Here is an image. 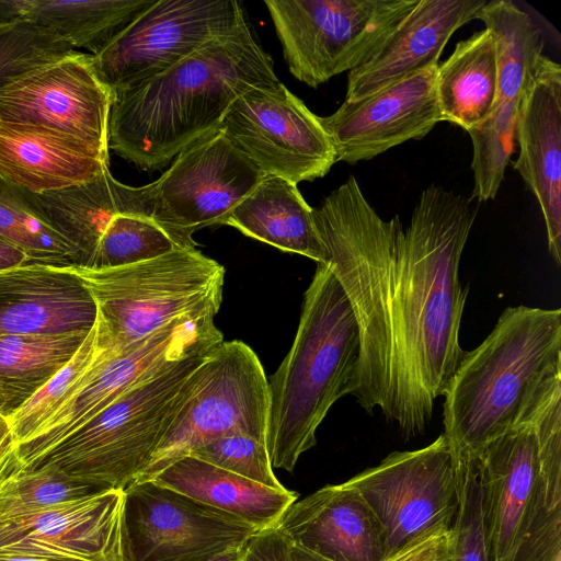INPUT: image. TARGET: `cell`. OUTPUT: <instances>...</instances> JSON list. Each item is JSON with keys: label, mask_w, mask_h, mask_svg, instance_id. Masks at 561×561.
I'll return each instance as SVG.
<instances>
[{"label": "cell", "mask_w": 561, "mask_h": 561, "mask_svg": "<svg viewBox=\"0 0 561 561\" xmlns=\"http://www.w3.org/2000/svg\"><path fill=\"white\" fill-rule=\"evenodd\" d=\"M259 530L151 480L124 490L123 561H208Z\"/></svg>", "instance_id": "cell-12"}, {"label": "cell", "mask_w": 561, "mask_h": 561, "mask_svg": "<svg viewBox=\"0 0 561 561\" xmlns=\"http://www.w3.org/2000/svg\"><path fill=\"white\" fill-rule=\"evenodd\" d=\"M34 196L53 229L75 247L81 266L85 267L90 266L114 216L137 213L152 217L153 214L150 184L140 187L123 184L108 168L88 182Z\"/></svg>", "instance_id": "cell-25"}, {"label": "cell", "mask_w": 561, "mask_h": 561, "mask_svg": "<svg viewBox=\"0 0 561 561\" xmlns=\"http://www.w3.org/2000/svg\"><path fill=\"white\" fill-rule=\"evenodd\" d=\"M484 0H420L363 66L348 72L345 102H357L439 64L451 35L477 18Z\"/></svg>", "instance_id": "cell-22"}, {"label": "cell", "mask_w": 561, "mask_h": 561, "mask_svg": "<svg viewBox=\"0 0 561 561\" xmlns=\"http://www.w3.org/2000/svg\"><path fill=\"white\" fill-rule=\"evenodd\" d=\"M450 528H433L381 561H436L449 550Z\"/></svg>", "instance_id": "cell-40"}, {"label": "cell", "mask_w": 561, "mask_h": 561, "mask_svg": "<svg viewBox=\"0 0 561 561\" xmlns=\"http://www.w3.org/2000/svg\"><path fill=\"white\" fill-rule=\"evenodd\" d=\"M454 458L459 502L450 528L449 561H491L483 525L477 459L474 456Z\"/></svg>", "instance_id": "cell-35"}, {"label": "cell", "mask_w": 561, "mask_h": 561, "mask_svg": "<svg viewBox=\"0 0 561 561\" xmlns=\"http://www.w3.org/2000/svg\"><path fill=\"white\" fill-rule=\"evenodd\" d=\"M290 545L277 526L267 527L245 541L241 561H290Z\"/></svg>", "instance_id": "cell-41"}, {"label": "cell", "mask_w": 561, "mask_h": 561, "mask_svg": "<svg viewBox=\"0 0 561 561\" xmlns=\"http://www.w3.org/2000/svg\"><path fill=\"white\" fill-rule=\"evenodd\" d=\"M76 51L58 36L30 22L0 23V89L23 73Z\"/></svg>", "instance_id": "cell-37"}, {"label": "cell", "mask_w": 561, "mask_h": 561, "mask_svg": "<svg viewBox=\"0 0 561 561\" xmlns=\"http://www.w3.org/2000/svg\"><path fill=\"white\" fill-rule=\"evenodd\" d=\"M157 0H0V23L25 21L96 56Z\"/></svg>", "instance_id": "cell-28"}, {"label": "cell", "mask_w": 561, "mask_h": 561, "mask_svg": "<svg viewBox=\"0 0 561 561\" xmlns=\"http://www.w3.org/2000/svg\"><path fill=\"white\" fill-rule=\"evenodd\" d=\"M263 174L217 129L184 148L150 183L152 218L187 247L194 231L222 225Z\"/></svg>", "instance_id": "cell-13"}, {"label": "cell", "mask_w": 561, "mask_h": 561, "mask_svg": "<svg viewBox=\"0 0 561 561\" xmlns=\"http://www.w3.org/2000/svg\"><path fill=\"white\" fill-rule=\"evenodd\" d=\"M106 360L94 324L73 357L9 417L16 444L32 438Z\"/></svg>", "instance_id": "cell-32"}, {"label": "cell", "mask_w": 561, "mask_h": 561, "mask_svg": "<svg viewBox=\"0 0 561 561\" xmlns=\"http://www.w3.org/2000/svg\"><path fill=\"white\" fill-rule=\"evenodd\" d=\"M107 168L108 163L73 137L0 119V176L31 193L78 185Z\"/></svg>", "instance_id": "cell-24"}, {"label": "cell", "mask_w": 561, "mask_h": 561, "mask_svg": "<svg viewBox=\"0 0 561 561\" xmlns=\"http://www.w3.org/2000/svg\"><path fill=\"white\" fill-rule=\"evenodd\" d=\"M113 100V91L95 70L93 56L76 51L2 87L0 119L38 125L73 137L108 163Z\"/></svg>", "instance_id": "cell-15"}, {"label": "cell", "mask_w": 561, "mask_h": 561, "mask_svg": "<svg viewBox=\"0 0 561 561\" xmlns=\"http://www.w3.org/2000/svg\"><path fill=\"white\" fill-rule=\"evenodd\" d=\"M357 323L340 283L318 264L305 291L293 345L268 381L266 448L272 467L293 472L343 396L357 359Z\"/></svg>", "instance_id": "cell-4"}, {"label": "cell", "mask_w": 561, "mask_h": 561, "mask_svg": "<svg viewBox=\"0 0 561 561\" xmlns=\"http://www.w3.org/2000/svg\"><path fill=\"white\" fill-rule=\"evenodd\" d=\"M435 87L443 122L468 131L489 116L496 96L497 62L486 28L458 42L438 64Z\"/></svg>", "instance_id": "cell-29"}, {"label": "cell", "mask_w": 561, "mask_h": 561, "mask_svg": "<svg viewBox=\"0 0 561 561\" xmlns=\"http://www.w3.org/2000/svg\"><path fill=\"white\" fill-rule=\"evenodd\" d=\"M124 491L111 489L0 522V553L65 561H123Z\"/></svg>", "instance_id": "cell-17"}, {"label": "cell", "mask_w": 561, "mask_h": 561, "mask_svg": "<svg viewBox=\"0 0 561 561\" xmlns=\"http://www.w3.org/2000/svg\"><path fill=\"white\" fill-rule=\"evenodd\" d=\"M3 480H5V479H3V478H0V485L2 484Z\"/></svg>", "instance_id": "cell-48"}, {"label": "cell", "mask_w": 561, "mask_h": 561, "mask_svg": "<svg viewBox=\"0 0 561 561\" xmlns=\"http://www.w3.org/2000/svg\"><path fill=\"white\" fill-rule=\"evenodd\" d=\"M485 539L491 561H505L519 541L543 492L537 439L524 417L476 456Z\"/></svg>", "instance_id": "cell-19"}, {"label": "cell", "mask_w": 561, "mask_h": 561, "mask_svg": "<svg viewBox=\"0 0 561 561\" xmlns=\"http://www.w3.org/2000/svg\"><path fill=\"white\" fill-rule=\"evenodd\" d=\"M279 83L273 59L245 20L165 71L114 92L108 149L142 170H158L217 130L245 91Z\"/></svg>", "instance_id": "cell-2"}, {"label": "cell", "mask_w": 561, "mask_h": 561, "mask_svg": "<svg viewBox=\"0 0 561 561\" xmlns=\"http://www.w3.org/2000/svg\"><path fill=\"white\" fill-rule=\"evenodd\" d=\"M30 264L26 253L16 245L0 238V272Z\"/></svg>", "instance_id": "cell-43"}, {"label": "cell", "mask_w": 561, "mask_h": 561, "mask_svg": "<svg viewBox=\"0 0 561 561\" xmlns=\"http://www.w3.org/2000/svg\"><path fill=\"white\" fill-rule=\"evenodd\" d=\"M180 242L152 217L137 213L117 214L103 232L91 268H113L163 255Z\"/></svg>", "instance_id": "cell-33"}, {"label": "cell", "mask_w": 561, "mask_h": 561, "mask_svg": "<svg viewBox=\"0 0 561 561\" xmlns=\"http://www.w3.org/2000/svg\"><path fill=\"white\" fill-rule=\"evenodd\" d=\"M0 238L23 250L30 264L81 266L79 253L53 229L34 194L1 176Z\"/></svg>", "instance_id": "cell-31"}, {"label": "cell", "mask_w": 561, "mask_h": 561, "mask_svg": "<svg viewBox=\"0 0 561 561\" xmlns=\"http://www.w3.org/2000/svg\"><path fill=\"white\" fill-rule=\"evenodd\" d=\"M345 483L377 517L386 557L433 528H451L458 510L455 458L444 434L423 448L393 451Z\"/></svg>", "instance_id": "cell-9"}, {"label": "cell", "mask_w": 561, "mask_h": 561, "mask_svg": "<svg viewBox=\"0 0 561 561\" xmlns=\"http://www.w3.org/2000/svg\"><path fill=\"white\" fill-rule=\"evenodd\" d=\"M245 20L234 0H157L93 64L114 93L165 71Z\"/></svg>", "instance_id": "cell-11"}, {"label": "cell", "mask_w": 561, "mask_h": 561, "mask_svg": "<svg viewBox=\"0 0 561 561\" xmlns=\"http://www.w3.org/2000/svg\"><path fill=\"white\" fill-rule=\"evenodd\" d=\"M222 225L317 264L328 263L311 208L297 184L277 175H263L253 191L226 217Z\"/></svg>", "instance_id": "cell-26"}, {"label": "cell", "mask_w": 561, "mask_h": 561, "mask_svg": "<svg viewBox=\"0 0 561 561\" xmlns=\"http://www.w3.org/2000/svg\"><path fill=\"white\" fill-rule=\"evenodd\" d=\"M476 213L470 199L432 184L403 229L398 215L379 216L353 175L313 208L325 265L358 329L345 393L367 413L379 409L405 439L425 432L465 354L459 265Z\"/></svg>", "instance_id": "cell-1"}, {"label": "cell", "mask_w": 561, "mask_h": 561, "mask_svg": "<svg viewBox=\"0 0 561 561\" xmlns=\"http://www.w3.org/2000/svg\"><path fill=\"white\" fill-rule=\"evenodd\" d=\"M0 561H65L22 553H0Z\"/></svg>", "instance_id": "cell-46"}, {"label": "cell", "mask_w": 561, "mask_h": 561, "mask_svg": "<svg viewBox=\"0 0 561 561\" xmlns=\"http://www.w3.org/2000/svg\"><path fill=\"white\" fill-rule=\"evenodd\" d=\"M151 481L231 514L260 530L276 526L298 497L294 491L263 485L193 456L174 461Z\"/></svg>", "instance_id": "cell-27"}, {"label": "cell", "mask_w": 561, "mask_h": 561, "mask_svg": "<svg viewBox=\"0 0 561 561\" xmlns=\"http://www.w3.org/2000/svg\"><path fill=\"white\" fill-rule=\"evenodd\" d=\"M16 446L9 419L0 414V478L7 479L22 470Z\"/></svg>", "instance_id": "cell-42"}, {"label": "cell", "mask_w": 561, "mask_h": 561, "mask_svg": "<svg viewBox=\"0 0 561 561\" xmlns=\"http://www.w3.org/2000/svg\"><path fill=\"white\" fill-rule=\"evenodd\" d=\"M559 375L561 309L506 308L484 341L465 352L443 396L453 455L476 456L520 423Z\"/></svg>", "instance_id": "cell-3"}, {"label": "cell", "mask_w": 561, "mask_h": 561, "mask_svg": "<svg viewBox=\"0 0 561 561\" xmlns=\"http://www.w3.org/2000/svg\"><path fill=\"white\" fill-rule=\"evenodd\" d=\"M190 456L273 489H285L273 472L266 444L244 434L221 437Z\"/></svg>", "instance_id": "cell-38"}, {"label": "cell", "mask_w": 561, "mask_h": 561, "mask_svg": "<svg viewBox=\"0 0 561 561\" xmlns=\"http://www.w3.org/2000/svg\"><path fill=\"white\" fill-rule=\"evenodd\" d=\"M98 308L96 342L111 359L181 318H215L225 267L196 247L113 267L73 266Z\"/></svg>", "instance_id": "cell-6"}, {"label": "cell", "mask_w": 561, "mask_h": 561, "mask_svg": "<svg viewBox=\"0 0 561 561\" xmlns=\"http://www.w3.org/2000/svg\"><path fill=\"white\" fill-rule=\"evenodd\" d=\"M211 350L181 359L125 392L71 434L23 463L22 470L56 471L105 490L124 491L147 465Z\"/></svg>", "instance_id": "cell-5"}, {"label": "cell", "mask_w": 561, "mask_h": 561, "mask_svg": "<svg viewBox=\"0 0 561 561\" xmlns=\"http://www.w3.org/2000/svg\"><path fill=\"white\" fill-rule=\"evenodd\" d=\"M218 129L263 175L297 184L323 178L336 162L319 116L280 82L242 93Z\"/></svg>", "instance_id": "cell-10"}, {"label": "cell", "mask_w": 561, "mask_h": 561, "mask_svg": "<svg viewBox=\"0 0 561 561\" xmlns=\"http://www.w3.org/2000/svg\"><path fill=\"white\" fill-rule=\"evenodd\" d=\"M268 417L270 388L261 360L244 342L222 341L199 366L188 397L135 482L153 479L225 436L244 434L266 444Z\"/></svg>", "instance_id": "cell-7"}, {"label": "cell", "mask_w": 561, "mask_h": 561, "mask_svg": "<svg viewBox=\"0 0 561 561\" xmlns=\"http://www.w3.org/2000/svg\"><path fill=\"white\" fill-rule=\"evenodd\" d=\"M96 316L73 266L34 263L0 272V336L89 333Z\"/></svg>", "instance_id": "cell-21"}, {"label": "cell", "mask_w": 561, "mask_h": 561, "mask_svg": "<svg viewBox=\"0 0 561 561\" xmlns=\"http://www.w3.org/2000/svg\"><path fill=\"white\" fill-rule=\"evenodd\" d=\"M436 561H449V550H448V552L446 554H444L443 557H440Z\"/></svg>", "instance_id": "cell-47"}, {"label": "cell", "mask_w": 561, "mask_h": 561, "mask_svg": "<svg viewBox=\"0 0 561 561\" xmlns=\"http://www.w3.org/2000/svg\"><path fill=\"white\" fill-rule=\"evenodd\" d=\"M89 333L0 336V414L11 417L77 353Z\"/></svg>", "instance_id": "cell-30"}, {"label": "cell", "mask_w": 561, "mask_h": 561, "mask_svg": "<svg viewBox=\"0 0 561 561\" xmlns=\"http://www.w3.org/2000/svg\"><path fill=\"white\" fill-rule=\"evenodd\" d=\"M244 543L231 546L218 554L214 556L208 561H241L244 550Z\"/></svg>", "instance_id": "cell-44"}, {"label": "cell", "mask_w": 561, "mask_h": 561, "mask_svg": "<svg viewBox=\"0 0 561 561\" xmlns=\"http://www.w3.org/2000/svg\"><path fill=\"white\" fill-rule=\"evenodd\" d=\"M437 65L388 85L357 102H343L319 121L336 162L370 160L408 140L422 139L443 122L436 96Z\"/></svg>", "instance_id": "cell-16"}, {"label": "cell", "mask_w": 561, "mask_h": 561, "mask_svg": "<svg viewBox=\"0 0 561 561\" xmlns=\"http://www.w3.org/2000/svg\"><path fill=\"white\" fill-rule=\"evenodd\" d=\"M514 169L537 198L548 250L561 265V67L542 56L522 102Z\"/></svg>", "instance_id": "cell-20"}, {"label": "cell", "mask_w": 561, "mask_h": 561, "mask_svg": "<svg viewBox=\"0 0 561 561\" xmlns=\"http://www.w3.org/2000/svg\"><path fill=\"white\" fill-rule=\"evenodd\" d=\"M215 318H181L101 364L83 386L28 440L16 446L21 465L71 434L117 398L174 363L224 341Z\"/></svg>", "instance_id": "cell-14"}, {"label": "cell", "mask_w": 561, "mask_h": 561, "mask_svg": "<svg viewBox=\"0 0 561 561\" xmlns=\"http://www.w3.org/2000/svg\"><path fill=\"white\" fill-rule=\"evenodd\" d=\"M298 547L330 561H381V526L363 496L345 482L295 501L277 525Z\"/></svg>", "instance_id": "cell-23"}, {"label": "cell", "mask_w": 561, "mask_h": 561, "mask_svg": "<svg viewBox=\"0 0 561 561\" xmlns=\"http://www.w3.org/2000/svg\"><path fill=\"white\" fill-rule=\"evenodd\" d=\"M291 543V542H290ZM290 561H330L296 545H290Z\"/></svg>", "instance_id": "cell-45"}, {"label": "cell", "mask_w": 561, "mask_h": 561, "mask_svg": "<svg viewBox=\"0 0 561 561\" xmlns=\"http://www.w3.org/2000/svg\"><path fill=\"white\" fill-rule=\"evenodd\" d=\"M505 561H561V507L548 506L545 493Z\"/></svg>", "instance_id": "cell-39"}, {"label": "cell", "mask_w": 561, "mask_h": 561, "mask_svg": "<svg viewBox=\"0 0 561 561\" xmlns=\"http://www.w3.org/2000/svg\"><path fill=\"white\" fill-rule=\"evenodd\" d=\"M420 0H266L290 73L311 88L366 64Z\"/></svg>", "instance_id": "cell-8"}, {"label": "cell", "mask_w": 561, "mask_h": 561, "mask_svg": "<svg viewBox=\"0 0 561 561\" xmlns=\"http://www.w3.org/2000/svg\"><path fill=\"white\" fill-rule=\"evenodd\" d=\"M107 491L50 470H21L0 485V522Z\"/></svg>", "instance_id": "cell-34"}, {"label": "cell", "mask_w": 561, "mask_h": 561, "mask_svg": "<svg viewBox=\"0 0 561 561\" xmlns=\"http://www.w3.org/2000/svg\"><path fill=\"white\" fill-rule=\"evenodd\" d=\"M525 416L536 434L546 503L551 508L561 507V375L545 386Z\"/></svg>", "instance_id": "cell-36"}, {"label": "cell", "mask_w": 561, "mask_h": 561, "mask_svg": "<svg viewBox=\"0 0 561 561\" xmlns=\"http://www.w3.org/2000/svg\"><path fill=\"white\" fill-rule=\"evenodd\" d=\"M493 37L496 96L489 116L467 133L485 158L506 161L514 151L518 112L543 56L545 41L530 15L510 0H492L477 14Z\"/></svg>", "instance_id": "cell-18"}]
</instances>
